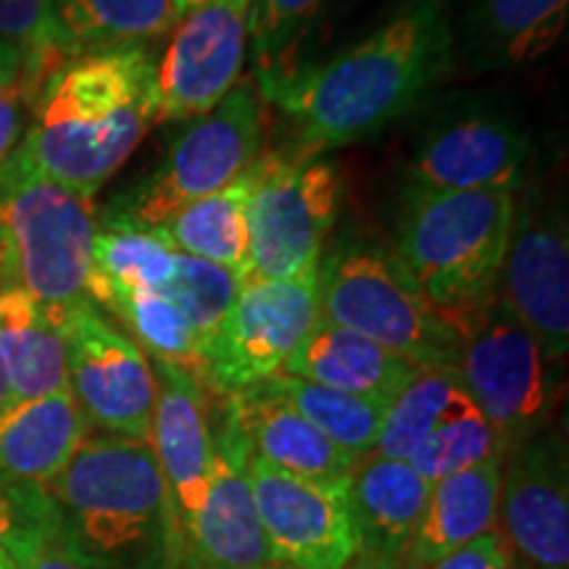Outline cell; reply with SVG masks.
Instances as JSON below:
<instances>
[{
	"label": "cell",
	"mask_w": 569,
	"mask_h": 569,
	"mask_svg": "<svg viewBox=\"0 0 569 569\" xmlns=\"http://www.w3.org/2000/svg\"><path fill=\"white\" fill-rule=\"evenodd\" d=\"M453 59L446 0H401L343 53L259 82L293 124L298 153L336 151L380 134L443 80Z\"/></svg>",
	"instance_id": "cell-1"
},
{
	"label": "cell",
	"mask_w": 569,
	"mask_h": 569,
	"mask_svg": "<svg viewBox=\"0 0 569 569\" xmlns=\"http://www.w3.org/2000/svg\"><path fill=\"white\" fill-rule=\"evenodd\" d=\"M159 122L156 59L148 46L77 51L34 92L17 156L82 198H96Z\"/></svg>",
	"instance_id": "cell-2"
},
{
	"label": "cell",
	"mask_w": 569,
	"mask_h": 569,
	"mask_svg": "<svg viewBox=\"0 0 569 569\" xmlns=\"http://www.w3.org/2000/svg\"><path fill=\"white\" fill-rule=\"evenodd\" d=\"M61 530L109 569H172L182 536L148 440L88 436L46 486Z\"/></svg>",
	"instance_id": "cell-3"
},
{
	"label": "cell",
	"mask_w": 569,
	"mask_h": 569,
	"mask_svg": "<svg viewBox=\"0 0 569 569\" xmlns=\"http://www.w3.org/2000/svg\"><path fill=\"white\" fill-rule=\"evenodd\" d=\"M509 190L409 188L396 227V259L427 303L461 332L496 301L515 227Z\"/></svg>",
	"instance_id": "cell-4"
},
{
	"label": "cell",
	"mask_w": 569,
	"mask_h": 569,
	"mask_svg": "<svg viewBox=\"0 0 569 569\" xmlns=\"http://www.w3.org/2000/svg\"><path fill=\"white\" fill-rule=\"evenodd\" d=\"M96 232L90 198L46 180L13 151L0 169V282L27 290L59 317L92 303Z\"/></svg>",
	"instance_id": "cell-5"
},
{
	"label": "cell",
	"mask_w": 569,
	"mask_h": 569,
	"mask_svg": "<svg viewBox=\"0 0 569 569\" xmlns=\"http://www.w3.org/2000/svg\"><path fill=\"white\" fill-rule=\"evenodd\" d=\"M319 317L417 367H457L461 332L438 315L393 253L340 243L319 261Z\"/></svg>",
	"instance_id": "cell-6"
},
{
	"label": "cell",
	"mask_w": 569,
	"mask_h": 569,
	"mask_svg": "<svg viewBox=\"0 0 569 569\" xmlns=\"http://www.w3.org/2000/svg\"><path fill=\"white\" fill-rule=\"evenodd\" d=\"M264 140V111L253 84L238 82L211 111L184 122L151 174L109 206L98 224L163 227L188 203L217 193L248 172Z\"/></svg>",
	"instance_id": "cell-7"
},
{
	"label": "cell",
	"mask_w": 569,
	"mask_h": 569,
	"mask_svg": "<svg viewBox=\"0 0 569 569\" xmlns=\"http://www.w3.org/2000/svg\"><path fill=\"white\" fill-rule=\"evenodd\" d=\"M343 182L319 153L261 156L248 196V280H293L322 261L338 222Z\"/></svg>",
	"instance_id": "cell-8"
},
{
	"label": "cell",
	"mask_w": 569,
	"mask_h": 569,
	"mask_svg": "<svg viewBox=\"0 0 569 569\" xmlns=\"http://www.w3.org/2000/svg\"><path fill=\"white\" fill-rule=\"evenodd\" d=\"M453 369L507 453L546 427L557 369L498 298L461 327Z\"/></svg>",
	"instance_id": "cell-9"
},
{
	"label": "cell",
	"mask_w": 569,
	"mask_h": 569,
	"mask_svg": "<svg viewBox=\"0 0 569 569\" xmlns=\"http://www.w3.org/2000/svg\"><path fill=\"white\" fill-rule=\"evenodd\" d=\"M319 322L317 272L293 280H246L203 353V386L232 396L280 375Z\"/></svg>",
	"instance_id": "cell-10"
},
{
	"label": "cell",
	"mask_w": 569,
	"mask_h": 569,
	"mask_svg": "<svg viewBox=\"0 0 569 569\" xmlns=\"http://www.w3.org/2000/svg\"><path fill=\"white\" fill-rule=\"evenodd\" d=\"M69 390L90 427L119 438L148 440L156 401L153 365L96 303L61 317Z\"/></svg>",
	"instance_id": "cell-11"
},
{
	"label": "cell",
	"mask_w": 569,
	"mask_h": 569,
	"mask_svg": "<svg viewBox=\"0 0 569 569\" xmlns=\"http://www.w3.org/2000/svg\"><path fill=\"white\" fill-rule=\"evenodd\" d=\"M496 298L557 369L569 351V227L559 201L517 206Z\"/></svg>",
	"instance_id": "cell-12"
},
{
	"label": "cell",
	"mask_w": 569,
	"mask_h": 569,
	"mask_svg": "<svg viewBox=\"0 0 569 569\" xmlns=\"http://www.w3.org/2000/svg\"><path fill=\"white\" fill-rule=\"evenodd\" d=\"M530 161L528 134L507 113L461 103L438 113L419 134L409 161V188L517 193Z\"/></svg>",
	"instance_id": "cell-13"
},
{
	"label": "cell",
	"mask_w": 569,
	"mask_h": 569,
	"mask_svg": "<svg viewBox=\"0 0 569 569\" xmlns=\"http://www.w3.org/2000/svg\"><path fill=\"white\" fill-rule=\"evenodd\" d=\"M251 0H206L180 19L156 61L159 122H190L240 82Z\"/></svg>",
	"instance_id": "cell-14"
},
{
	"label": "cell",
	"mask_w": 569,
	"mask_h": 569,
	"mask_svg": "<svg viewBox=\"0 0 569 569\" xmlns=\"http://www.w3.org/2000/svg\"><path fill=\"white\" fill-rule=\"evenodd\" d=\"M251 486L277 565L296 569H343L361 551L348 486H322L251 457Z\"/></svg>",
	"instance_id": "cell-15"
},
{
	"label": "cell",
	"mask_w": 569,
	"mask_h": 569,
	"mask_svg": "<svg viewBox=\"0 0 569 569\" xmlns=\"http://www.w3.org/2000/svg\"><path fill=\"white\" fill-rule=\"evenodd\" d=\"M498 530L519 569H569V469L557 430H538L503 457Z\"/></svg>",
	"instance_id": "cell-16"
},
{
	"label": "cell",
	"mask_w": 569,
	"mask_h": 569,
	"mask_svg": "<svg viewBox=\"0 0 569 569\" xmlns=\"http://www.w3.org/2000/svg\"><path fill=\"white\" fill-rule=\"evenodd\" d=\"M209 490L184 540L182 561L196 569H261L272 561L251 486V443L224 396L217 427Z\"/></svg>",
	"instance_id": "cell-17"
},
{
	"label": "cell",
	"mask_w": 569,
	"mask_h": 569,
	"mask_svg": "<svg viewBox=\"0 0 569 569\" xmlns=\"http://www.w3.org/2000/svg\"><path fill=\"white\" fill-rule=\"evenodd\" d=\"M156 375V401L151 417V443L159 461L177 528L184 540L193 530L198 509L209 490L213 436L203 386L182 369L151 361Z\"/></svg>",
	"instance_id": "cell-18"
},
{
	"label": "cell",
	"mask_w": 569,
	"mask_h": 569,
	"mask_svg": "<svg viewBox=\"0 0 569 569\" xmlns=\"http://www.w3.org/2000/svg\"><path fill=\"white\" fill-rule=\"evenodd\" d=\"M227 398L238 411L240 427L246 430L256 459L322 486H343L351 480L359 457L327 440L267 382Z\"/></svg>",
	"instance_id": "cell-19"
},
{
	"label": "cell",
	"mask_w": 569,
	"mask_h": 569,
	"mask_svg": "<svg viewBox=\"0 0 569 569\" xmlns=\"http://www.w3.org/2000/svg\"><path fill=\"white\" fill-rule=\"evenodd\" d=\"M430 488L407 461L380 453L361 457L348 486L361 553L403 565Z\"/></svg>",
	"instance_id": "cell-20"
},
{
	"label": "cell",
	"mask_w": 569,
	"mask_h": 569,
	"mask_svg": "<svg viewBox=\"0 0 569 569\" xmlns=\"http://www.w3.org/2000/svg\"><path fill=\"white\" fill-rule=\"evenodd\" d=\"M417 369L403 356L319 317L315 330L284 361L282 375L301 377L388 407L407 388Z\"/></svg>",
	"instance_id": "cell-21"
},
{
	"label": "cell",
	"mask_w": 569,
	"mask_h": 569,
	"mask_svg": "<svg viewBox=\"0 0 569 569\" xmlns=\"http://www.w3.org/2000/svg\"><path fill=\"white\" fill-rule=\"evenodd\" d=\"M88 436L90 425L69 388L11 403L0 415V472L46 488Z\"/></svg>",
	"instance_id": "cell-22"
},
{
	"label": "cell",
	"mask_w": 569,
	"mask_h": 569,
	"mask_svg": "<svg viewBox=\"0 0 569 569\" xmlns=\"http://www.w3.org/2000/svg\"><path fill=\"white\" fill-rule=\"evenodd\" d=\"M0 365L11 403L69 388L61 317L11 282H0Z\"/></svg>",
	"instance_id": "cell-23"
},
{
	"label": "cell",
	"mask_w": 569,
	"mask_h": 569,
	"mask_svg": "<svg viewBox=\"0 0 569 569\" xmlns=\"http://www.w3.org/2000/svg\"><path fill=\"white\" fill-rule=\"evenodd\" d=\"M503 459H488L432 482L425 515L407 553V569H422L469 540L498 530Z\"/></svg>",
	"instance_id": "cell-24"
},
{
	"label": "cell",
	"mask_w": 569,
	"mask_h": 569,
	"mask_svg": "<svg viewBox=\"0 0 569 569\" xmlns=\"http://www.w3.org/2000/svg\"><path fill=\"white\" fill-rule=\"evenodd\" d=\"M569 19V0H469L465 42L478 69L528 67L553 51Z\"/></svg>",
	"instance_id": "cell-25"
},
{
	"label": "cell",
	"mask_w": 569,
	"mask_h": 569,
	"mask_svg": "<svg viewBox=\"0 0 569 569\" xmlns=\"http://www.w3.org/2000/svg\"><path fill=\"white\" fill-rule=\"evenodd\" d=\"M259 159L232 184L201 198V201L188 203L163 222L161 230L172 240L177 253L211 261V264L230 269L243 282L248 280L246 209L256 172H259Z\"/></svg>",
	"instance_id": "cell-26"
},
{
	"label": "cell",
	"mask_w": 569,
	"mask_h": 569,
	"mask_svg": "<svg viewBox=\"0 0 569 569\" xmlns=\"http://www.w3.org/2000/svg\"><path fill=\"white\" fill-rule=\"evenodd\" d=\"M174 264L177 251L161 227L138 230L124 224H98L92 243L90 301L106 306L111 298L140 290L163 293Z\"/></svg>",
	"instance_id": "cell-27"
},
{
	"label": "cell",
	"mask_w": 569,
	"mask_h": 569,
	"mask_svg": "<svg viewBox=\"0 0 569 569\" xmlns=\"http://www.w3.org/2000/svg\"><path fill=\"white\" fill-rule=\"evenodd\" d=\"M71 51L146 46L180 24L172 0H56Z\"/></svg>",
	"instance_id": "cell-28"
},
{
	"label": "cell",
	"mask_w": 569,
	"mask_h": 569,
	"mask_svg": "<svg viewBox=\"0 0 569 569\" xmlns=\"http://www.w3.org/2000/svg\"><path fill=\"white\" fill-rule=\"evenodd\" d=\"M467 398L453 367H419L407 388L388 403L372 453L407 461L411 451Z\"/></svg>",
	"instance_id": "cell-29"
},
{
	"label": "cell",
	"mask_w": 569,
	"mask_h": 569,
	"mask_svg": "<svg viewBox=\"0 0 569 569\" xmlns=\"http://www.w3.org/2000/svg\"><path fill=\"white\" fill-rule=\"evenodd\" d=\"M264 382L338 448L359 459L375 451L377 432L388 407L282 372Z\"/></svg>",
	"instance_id": "cell-30"
},
{
	"label": "cell",
	"mask_w": 569,
	"mask_h": 569,
	"mask_svg": "<svg viewBox=\"0 0 569 569\" xmlns=\"http://www.w3.org/2000/svg\"><path fill=\"white\" fill-rule=\"evenodd\" d=\"M103 309L122 319V325L132 332L148 359L182 369L203 386L201 348H198L188 319L167 293L140 290V293L111 298Z\"/></svg>",
	"instance_id": "cell-31"
},
{
	"label": "cell",
	"mask_w": 569,
	"mask_h": 569,
	"mask_svg": "<svg viewBox=\"0 0 569 569\" xmlns=\"http://www.w3.org/2000/svg\"><path fill=\"white\" fill-rule=\"evenodd\" d=\"M503 457L507 451L493 427L480 415L472 398H467L411 451L407 465L432 486L461 469Z\"/></svg>",
	"instance_id": "cell-32"
},
{
	"label": "cell",
	"mask_w": 569,
	"mask_h": 569,
	"mask_svg": "<svg viewBox=\"0 0 569 569\" xmlns=\"http://www.w3.org/2000/svg\"><path fill=\"white\" fill-rule=\"evenodd\" d=\"M0 42L19 53L21 82L32 101L42 80L74 53L61 30L56 0H0Z\"/></svg>",
	"instance_id": "cell-33"
},
{
	"label": "cell",
	"mask_w": 569,
	"mask_h": 569,
	"mask_svg": "<svg viewBox=\"0 0 569 569\" xmlns=\"http://www.w3.org/2000/svg\"><path fill=\"white\" fill-rule=\"evenodd\" d=\"M240 284L243 280L232 274L230 269L196 259V256L177 253L174 274L163 293L172 298V303L188 319L201 356L230 315L234 298L240 293Z\"/></svg>",
	"instance_id": "cell-34"
},
{
	"label": "cell",
	"mask_w": 569,
	"mask_h": 569,
	"mask_svg": "<svg viewBox=\"0 0 569 569\" xmlns=\"http://www.w3.org/2000/svg\"><path fill=\"white\" fill-rule=\"evenodd\" d=\"M332 0H251L248 46L259 71V82L288 71V53L311 30Z\"/></svg>",
	"instance_id": "cell-35"
},
{
	"label": "cell",
	"mask_w": 569,
	"mask_h": 569,
	"mask_svg": "<svg viewBox=\"0 0 569 569\" xmlns=\"http://www.w3.org/2000/svg\"><path fill=\"white\" fill-rule=\"evenodd\" d=\"M59 528V509L46 488L0 472V549L13 553Z\"/></svg>",
	"instance_id": "cell-36"
},
{
	"label": "cell",
	"mask_w": 569,
	"mask_h": 569,
	"mask_svg": "<svg viewBox=\"0 0 569 569\" xmlns=\"http://www.w3.org/2000/svg\"><path fill=\"white\" fill-rule=\"evenodd\" d=\"M19 569H109L71 543L61 528L9 553Z\"/></svg>",
	"instance_id": "cell-37"
},
{
	"label": "cell",
	"mask_w": 569,
	"mask_h": 569,
	"mask_svg": "<svg viewBox=\"0 0 569 569\" xmlns=\"http://www.w3.org/2000/svg\"><path fill=\"white\" fill-rule=\"evenodd\" d=\"M422 569H517V561L501 530H490Z\"/></svg>",
	"instance_id": "cell-38"
},
{
	"label": "cell",
	"mask_w": 569,
	"mask_h": 569,
	"mask_svg": "<svg viewBox=\"0 0 569 569\" xmlns=\"http://www.w3.org/2000/svg\"><path fill=\"white\" fill-rule=\"evenodd\" d=\"M32 109V92L27 90V84L13 82V84H3L0 88V169L3 163L11 159L13 151L19 148V142L24 140L27 124V111Z\"/></svg>",
	"instance_id": "cell-39"
},
{
	"label": "cell",
	"mask_w": 569,
	"mask_h": 569,
	"mask_svg": "<svg viewBox=\"0 0 569 569\" xmlns=\"http://www.w3.org/2000/svg\"><path fill=\"white\" fill-rule=\"evenodd\" d=\"M19 77H21L19 53L6 46V42H0V88H3V84L19 82Z\"/></svg>",
	"instance_id": "cell-40"
},
{
	"label": "cell",
	"mask_w": 569,
	"mask_h": 569,
	"mask_svg": "<svg viewBox=\"0 0 569 569\" xmlns=\"http://www.w3.org/2000/svg\"><path fill=\"white\" fill-rule=\"evenodd\" d=\"M343 569H407L403 565H396V561L372 557V553H356V557L348 561Z\"/></svg>",
	"instance_id": "cell-41"
},
{
	"label": "cell",
	"mask_w": 569,
	"mask_h": 569,
	"mask_svg": "<svg viewBox=\"0 0 569 569\" xmlns=\"http://www.w3.org/2000/svg\"><path fill=\"white\" fill-rule=\"evenodd\" d=\"M11 407V390H9V380H6L3 365H0V415Z\"/></svg>",
	"instance_id": "cell-42"
},
{
	"label": "cell",
	"mask_w": 569,
	"mask_h": 569,
	"mask_svg": "<svg viewBox=\"0 0 569 569\" xmlns=\"http://www.w3.org/2000/svg\"><path fill=\"white\" fill-rule=\"evenodd\" d=\"M172 3H174V9H177V13H180V19H182V17H188V13L193 11V9H198V6L206 3V0H172Z\"/></svg>",
	"instance_id": "cell-43"
},
{
	"label": "cell",
	"mask_w": 569,
	"mask_h": 569,
	"mask_svg": "<svg viewBox=\"0 0 569 569\" xmlns=\"http://www.w3.org/2000/svg\"><path fill=\"white\" fill-rule=\"evenodd\" d=\"M0 569H19L17 561H13L3 549H0Z\"/></svg>",
	"instance_id": "cell-44"
},
{
	"label": "cell",
	"mask_w": 569,
	"mask_h": 569,
	"mask_svg": "<svg viewBox=\"0 0 569 569\" xmlns=\"http://www.w3.org/2000/svg\"><path fill=\"white\" fill-rule=\"evenodd\" d=\"M261 569H296V567H288V565H277V561H269V565H264Z\"/></svg>",
	"instance_id": "cell-45"
},
{
	"label": "cell",
	"mask_w": 569,
	"mask_h": 569,
	"mask_svg": "<svg viewBox=\"0 0 569 569\" xmlns=\"http://www.w3.org/2000/svg\"><path fill=\"white\" fill-rule=\"evenodd\" d=\"M172 569H196V567H190V565H184V561H180V565L172 567Z\"/></svg>",
	"instance_id": "cell-46"
},
{
	"label": "cell",
	"mask_w": 569,
	"mask_h": 569,
	"mask_svg": "<svg viewBox=\"0 0 569 569\" xmlns=\"http://www.w3.org/2000/svg\"><path fill=\"white\" fill-rule=\"evenodd\" d=\"M517 569H519V567H517Z\"/></svg>",
	"instance_id": "cell-47"
}]
</instances>
